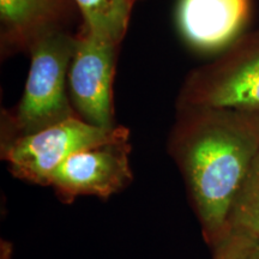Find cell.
Returning a JSON list of instances; mask_svg holds the SVG:
<instances>
[{"instance_id": "6da1fadb", "label": "cell", "mask_w": 259, "mask_h": 259, "mask_svg": "<svg viewBox=\"0 0 259 259\" xmlns=\"http://www.w3.org/2000/svg\"><path fill=\"white\" fill-rule=\"evenodd\" d=\"M168 153L181 171L204 240L215 247L228 234L233 204L259 153L253 113L177 109Z\"/></svg>"}, {"instance_id": "7a4b0ae2", "label": "cell", "mask_w": 259, "mask_h": 259, "mask_svg": "<svg viewBox=\"0 0 259 259\" xmlns=\"http://www.w3.org/2000/svg\"><path fill=\"white\" fill-rule=\"evenodd\" d=\"M77 34L52 31L32 45L24 92L14 112L2 120V143L28 136L77 115L69 94V70Z\"/></svg>"}, {"instance_id": "3957f363", "label": "cell", "mask_w": 259, "mask_h": 259, "mask_svg": "<svg viewBox=\"0 0 259 259\" xmlns=\"http://www.w3.org/2000/svg\"><path fill=\"white\" fill-rule=\"evenodd\" d=\"M183 108L259 112V28L187 74L177 101Z\"/></svg>"}, {"instance_id": "277c9868", "label": "cell", "mask_w": 259, "mask_h": 259, "mask_svg": "<svg viewBox=\"0 0 259 259\" xmlns=\"http://www.w3.org/2000/svg\"><path fill=\"white\" fill-rule=\"evenodd\" d=\"M124 137H130L124 126L107 130L74 115L35 134L3 142L2 158L14 177L50 186L57 168L73 154Z\"/></svg>"}, {"instance_id": "5b68a950", "label": "cell", "mask_w": 259, "mask_h": 259, "mask_svg": "<svg viewBox=\"0 0 259 259\" xmlns=\"http://www.w3.org/2000/svg\"><path fill=\"white\" fill-rule=\"evenodd\" d=\"M119 46L95 36L85 28L77 32L69 70V94L77 115L89 124L116 127L113 80Z\"/></svg>"}, {"instance_id": "8992f818", "label": "cell", "mask_w": 259, "mask_h": 259, "mask_svg": "<svg viewBox=\"0 0 259 259\" xmlns=\"http://www.w3.org/2000/svg\"><path fill=\"white\" fill-rule=\"evenodd\" d=\"M130 154V137L84 149L57 168L50 186L64 203L73 202L79 196L108 198L131 184Z\"/></svg>"}, {"instance_id": "52a82bcc", "label": "cell", "mask_w": 259, "mask_h": 259, "mask_svg": "<svg viewBox=\"0 0 259 259\" xmlns=\"http://www.w3.org/2000/svg\"><path fill=\"white\" fill-rule=\"evenodd\" d=\"M250 18V0H179L177 23L193 50L223 52L242 35Z\"/></svg>"}, {"instance_id": "ba28073f", "label": "cell", "mask_w": 259, "mask_h": 259, "mask_svg": "<svg viewBox=\"0 0 259 259\" xmlns=\"http://www.w3.org/2000/svg\"><path fill=\"white\" fill-rule=\"evenodd\" d=\"M74 9L73 0H0L3 54L29 52L38 38L66 29Z\"/></svg>"}, {"instance_id": "9c48e42d", "label": "cell", "mask_w": 259, "mask_h": 259, "mask_svg": "<svg viewBox=\"0 0 259 259\" xmlns=\"http://www.w3.org/2000/svg\"><path fill=\"white\" fill-rule=\"evenodd\" d=\"M83 27L95 36L120 46L127 32L134 0H73Z\"/></svg>"}, {"instance_id": "30bf717a", "label": "cell", "mask_w": 259, "mask_h": 259, "mask_svg": "<svg viewBox=\"0 0 259 259\" xmlns=\"http://www.w3.org/2000/svg\"><path fill=\"white\" fill-rule=\"evenodd\" d=\"M228 233L241 234L259 244V153L233 204Z\"/></svg>"}, {"instance_id": "8fae6325", "label": "cell", "mask_w": 259, "mask_h": 259, "mask_svg": "<svg viewBox=\"0 0 259 259\" xmlns=\"http://www.w3.org/2000/svg\"><path fill=\"white\" fill-rule=\"evenodd\" d=\"M251 239L236 233H228L213 250V259H246L253 247Z\"/></svg>"}, {"instance_id": "7c38bea8", "label": "cell", "mask_w": 259, "mask_h": 259, "mask_svg": "<svg viewBox=\"0 0 259 259\" xmlns=\"http://www.w3.org/2000/svg\"><path fill=\"white\" fill-rule=\"evenodd\" d=\"M246 259H259V244H254Z\"/></svg>"}, {"instance_id": "4fadbf2b", "label": "cell", "mask_w": 259, "mask_h": 259, "mask_svg": "<svg viewBox=\"0 0 259 259\" xmlns=\"http://www.w3.org/2000/svg\"><path fill=\"white\" fill-rule=\"evenodd\" d=\"M254 118H255V122H257V126H258V130H259V112H254Z\"/></svg>"}, {"instance_id": "5bb4252c", "label": "cell", "mask_w": 259, "mask_h": 259, "mask_svg": "<svg viewBox=\"0 0 259 259\" xmlns=\"http://www.w3.org/2000/svg\"><path fill=\"white\" fill-rule=\"evenodd\" d=\"M134 2H135V3H136V2H137V0H134Z\"/></svg>"}]
</instances>
